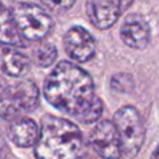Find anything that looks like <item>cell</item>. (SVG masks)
I'll list each match as a JSON object with an SVG mask.
<instances>
[{
  "label": "cell",
  "instance_id": "13",
  "mask_svg": "<svg viewBox=\"0 0 159 159\" xmlns=\"http://www.w3.org/2000/svg\"><path fill=\"white\" fill-rule=\"evenodd\" d=\"M57 57V50L52 43H43L34 51V62L39 67H50Z\"/></svg>",
  "mask_w": 159,
  "mask_h": 159
},
{
  "label": "cell",
  "instance_id": "6",
  "mask_svg": "<svg viewBox=\"0 0 159 159\" xmlns=\"http://www.w3.org/2000/svg\"><path fill=\"white\" fill-rule=\"evenodd\" d=\"M89 145L102 159H119L120 147L112 120H101L89 135Z\"/></svg>",
  "mask_w": 159,
  "mask_h": 159
},
{
  "label": "cell",
  "instance_id": "17",
  "mask_svg": "<svg viewBox=\"0 0 159 159\" xmlns=\"http://www.w3.org/2000/svg\"><path fill=\"white\" fill-rule=\"evenodd\" d=\"M150 159H159V144H158V147L154 149V152H153Z\"/></svg>",
  "mask_w": 159,
  "mask_h": 159
},
{
  "label": "cell",
  "instance_id": "2",
  "mask_svg": "<svg viewBox=\"0 0 159 159\" xmlns=\"http://www.w3.org/2000/svg\"><path fill=\"white\" fill-rule=\"evenodd\" d=\"M82 133L71 120L45 116L35 143L37 159H77L82 150Z\"/></svg>",
  "mask_w": 159,
  "mask_h": 159
},
{
  "label": "cell",
  "instance_id": "14",
  "mask_svg": "<svg viewBox=\"0 0 159 159\" xmlns=\"http://www.w3.org/2000/svg\"><path fill=\"white\" fill-rule=\"evenodd\" d=\"M111 87L113 91L119 93H129L134 88L133 77L129 73H116L111 78Z\"/></svg>",
  "mask_w": 159,
  "mask_h": 159
},
{
  "label": "cell",
  "instance_id": "5",
  "mask_svg": "<svg viewBox=\"0 0 159 159\" xmlns=\"http://www.w3.org/2000/svg\"><path fill=\"white\" fill-rule=\"evenodd\" d=\"M21 36L29 41H40L52 30L51 16L40 6L30 2H16L10 9Z\"/></svg>",
  "mask_w": 159,
  "mask_h": 159
},
{
  "label": "cell",
  "instance_id": "16",
  "mask_svg": "<svg viewBox=\"0 0 159 159\" xmlns=\"http://www.w3.org/2000/svg\"><path fill=\"white\" fill-rule=\"evenodd\" d=\"M7 83H6V81L0 76V99H1V97L4 96V93H5V91H6V88H7Z\"/></svg>",
  "mask_w": 159,
  "mask_h": 159
},
{
  "label": "cell",
  "instance_id": "12",
  "mask_svg": "<svg viewBox=\"0 0 159 159\" xmlns=\"http://www.w3.org/2000/svg\"><path fill=\"white\" fill-rule=\"evenodd\" d=\"M0 43L7 46H25V39L21 36L14 21L11 11L0 2Z\"/></svg>",
  "mask_w": 159,
  "mask_h": 159
},
{
  "label": "cell",
  "instance_id": "11",
  "mask_svg": "<svg viewBox=\"0 0 159 159\" xmlns=\"http://www.w3.org/2000/svg\"><path fill=\"white\" fill-rule=\"evenodd\" d=\"M0 68L10 77H22L30 68V61L24 53L12 47H1Z\"/></svg>",
  "mask_w": 159,
  "mask_h": 159
},
{
  "label": "cell",
  "instance_id": "7",
  "mask_svg": "<svg viewBox=\"0 0 159 159\" xmlns=\"http://www.w3.org/2000/svg\"><path fill=\"white\" fill-rule=\"evenodd\" d=\"M63 43L67 55L77 62H87L94 56V39L83 27H71L63 37Z\"/></svg>",
  "mask_w": 159,
  "mask_h": 159
},
{
  "label": "cell",
  "instance_id": "9",
  "mask_svg": "<svg viewBox=\"0 0 159 159\" xmlns=\"http://www.w3.org/2000/svg\"><path fill=\"white\" fill-rule=\"evenodd\" d=\"M120 39L127 46L132 48H144L150 39L149 26L143 17L138 15H130L122 25Z\"/></svg>",
  "mask_w": 159,
  "mask_h": 159
},
{
  "label": "cell",
  "instance_id": "3",
  "mask_svg": "<svg viewBox=\"0 0 159 159\" xmlns=\"http://www.w3.org/2000/svg\"><path fill=\"white\" fill-rule=\"evenodd\" d=\"M112 122L118 133L120 157L134 159L145 139V128L140 114L133 106H124L114 113Z\"/></svg>",
  "mask_w": 159,
  "mask_h": 159
},
{
  "label": "cell",
  "instance_id": "1",
  "mask_svg": "<svg viewBox=\"0 0 159 159\" xmlns=\"http://www.w3.org/2000/svg\"><path fill=\"white\" fill-rule=\"evenodd\" d=\"M43 96L52 107L86 124L97 122L103 112L89 73L68 61L57 63L46 77Z\"/></svg>",
  "mask_w": 159,
  "mask_h": 159
},
{
  "label": "cell",
  "instance_id": "15",
  "mask_svg": "<svg viewBox=\"0 0 159 159\" xmlns=\"http://www.w3.org/2000/svg\"><path fill=\"white\" fill-rule=\"evenodd\" d=\"M46 7L53 11H63L70 9L76 0H40Z\"/></svg>",
  "mask_w": 159,
  "mask_h": 159
},
{
  "label": "cell",
  "instance_id": "8",
  "mask_svg": "<svg viewBox=\"0 0 159 159\" xmlns=\"http://www.w3.org/2000/svg\"><path fill=\"white\" fill-rule=\"evenodd\" d=\"M122 12V0H87L91 22L101 30L111 27Z\"/></svg>",
  "mask_w": 159,
  "mask_h": 159
},
{
  "label": "cell",
  "instance_id": "10",
  "mask_svg": "<svg viewBox=\"0 0 159 159\" xmlns=\"http://www.w3.org/2000/svg\"><path fill=\"white\" fill-rule=\"evenodd\" d=\"M39 132L40 129L34 119L20 117L10 123L7 128V137L15 145L29 148L35 145L39 138Z\"/></svg>",
  "mask_w": 159,
  "mask_h": 159
},
{
  "label": "cell",
  "instance_id": "4",
  "mask_svg": "<svg viewBox=\"0 0 159 159\" xmlns=\"http://www.w3.org/2000/svg\"><path fill=\"white\" fill-rule=\"evenodd\" d=\"M40 93L37 86L27 80L7 86L0 99V117L6 120H15L22 113L32 112L37 108Z\"/></svg>",
  "mask_w": 159,
  "mask_h": 159
}]
</instances>
